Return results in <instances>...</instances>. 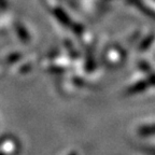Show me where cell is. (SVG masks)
<instances>
[{"label": "cell", "mask_w": 155, "mask_h": 155, "mask_svg": "<svg viewBox=\"0 0 155 155\" xmlns=\"http://www.w3.org/2000/svg\"><path fill=\"white\" fill-rule=\"evenodd\" d=\"M58 16H59V19H61L64 24H68V22H69V18H68V17L66 16L65 14H64L63 11H61V12L58 13Z\"/></svg>", "instance_id": "cell-2"}, {"label": "cell", "mask_w": 155, "mask_h": 155, "mask_svg": "<svg viewBox=\"0 0 155 155\" xmlns=\"http://www.w3.org/2000/svg\"><path fill=\"white\" fill-rule=\"evenodd\" d=\"M140 134L142 135H151V134H155V125L151 126H144L140 129Z\"/></svg>", "instance_id": "cell-1"}]
</instances>
